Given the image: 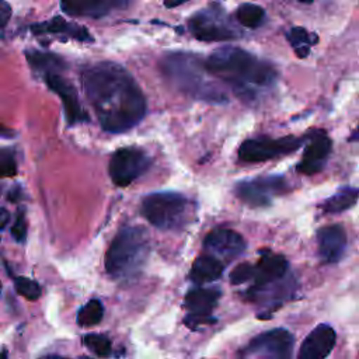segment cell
Instances as JSON below:
<instances>
[{
    "instance_id": "obj_32",
    "label": "cell",
    "mask_w": 359,
    "mask_h": 359,
    "mask_svg": "<svg viewBox=\"0 0 359 359\" xmlns=\"http://www.w3.org/2000/svg\"><path fill=\"white\" fill-rule=\"evenodd\" d=\"M10 17H11V6L6 0H1L0 1V25H1V32L4 31Z\"/></svg>"
},
{
    "instance_id": "obj_19",
    "label": "cell",
    "mask_w": 359,
    "mask_h": 359,
    "mask_svg": "<svg viewBox=\"0 0 359 359\" xmlns=\"http://www.w3.org/2000/svg\"><path fill=\"white\" fill-rule=\"evenodd\" d=\"M289 265L283 255L266 251L254 265V276L251 286H264L285 279L289 273Z\"/></svg>"
},
{
    "instance_id": "obj_27",
    "label": "cell",
    "mask_w": 359,
    "mask_h": 359,
    "mask_svg": "<svg viewBox=\"0 0 359 359\" xmlns=\"http://www.w3.org/2000/svg\"><path fill=\"white\" fill-rule=\"evenodd\" d=\"M4 264H6V268H7V272H8L10 278H11L13 282H14V289H15V292H17L20 296H22V297H25V299H28V300H36V299L41 296V293H42V289H41L39 283H38L36 280H34V279L27 278V276H15V275L8 269L7 262H4Z\"/></svg>"
},
{
    "instance_id": "obj_4",
    "label": "cell",
    "mask_w": 359,
    "mask_h": 359,
    "mask_svg": "<svg viewBox=\"0 0 359 359\" xmlns=\"http://www.w3.org/2000/svg\"><path fill=\"white\" fill-rule=\"evenodd\" d=\"M149 251V236L142 226L122 227L105 252V271L116 280L133 278L142 271Z\"/></svg>"
},
{
    "instance_id": "obj_21",
    "label": "cell",
    "mask_w": 359,
    "mask_h": 359,
    "mask_svg": "<svg viewBox=\"0 0 359 359\" xmlns=\"http://www.w3.org/2000/svg\"><path fill=\"white\" fill-rule=\"evenodd\" d=\"M223 269L224 265L217 257L212 254H202L194 261L189 271V279L195 285L210 283L222 276Z\"/></svg>"
},
{
    "instance_id": "obj_10",
    "label": "cell",
    "mask_w": 359,
    "mask_h": 359,
    "mask_svg": "<svg viewBox=\"0 0 359 359\" xmlns=\"http://www.w3.org/2000/svg\"><path fill=\"white\" fill-rule=\"evenodd\" d=\"M287 191L283 175H261L236 184V196L251 208L268 206L272 199Z\"/></svg>"
},
{
    "instance_id": "obj_36",
    "label": "cell",
    "mask_w": 359,
    "mask_h": 359,
    "mask_svg": "<svg viewBox=\"0 0 359 359\" xmlns=\"http://www.w3.org/2000/svg\"><path fill=\"white\" fill-rule=\"evenodd\" d=\"M41 359H69V358H65V356H60V355H46V356L41 358ZM79 359H91V358H88V356H81V358H79Z\"/></svg>"
},
{
    "instance_id": "obj_6",
    "label": "cell",
    "mask_w": 359,
    "mask_h": 359,
    "mask_svg": "<svg viewBox=\"0 0 359 359\" xmlns=\"http://www.w3.org/2000/svg\"><path fill=\"white\" fill-rule=\"evenodd\" d=\"M191 34L203 42H226L241 38V29L219 3L198 10L188 20Z\"/></svg>"
},
{
    "instance_id": "obj_26",
    "label": "cell",
    "mask_w": 359,
    "mask_h": 359,
    "mask_svg": "<svg viewBox=\"0 0 359 359\" xmlns=\"http://www.w3.org/2000/svg\"><path fill=\"white\" fill-rule=\"evenodd\" d=\"M104 317V306L98 299L88 300L84 306L79 309L77 324L80 327L97 325Z\"/></svg>"
},
{
    "instance_id": "obj_13",
    "label": "cell",
    "mask_w": 359,
    "mask_h": 359,
    "mask_svg": "<svg viewBox=\"0 0 359 359\" xmlns=\"http://www.w3.org/2000/svg\"><path fill=\"white\" fill-rule=\"evenodd\" d=\"M45 83L48 84V87L59 95V98L62 100V105L65 109V116H66V122L69 126H73L76 123H81V122H88V114L86 112V109L81 107L76 88L72 86L70 81L65 80L60 73H48L43 76Z\"/></svg>"
},
{
    "instance_id": "obj_16",
    "label": "cell",
    "mask_w": 359,
    "mask_h": 359,
    "mask_svg": "<svg viewBox=\"0 0 359 359\" xmlns=\"http://www.w3.org/2000/svg\"><path fill=\"white\" fill-rule=\"evenodd\" d=\"M318 257L324 264H337L346 251L348 237L344 226L328 224L317 231Z\"/></svg>"
},
{
    "instance_id": "obj_20",
    "label": "cell",
    "mask_w": 359,
    "mask_h": 359,
    "mask_svg": "<svg viewBox=\"0 0 359 359\" xmlns=\"http://www.w3.org/2000/svg\"><path fill=\"white\" fill-rule=\"evenodd\" d=\"M31 31L35 35L62 34V35H65L70 39H76L79 42H93L94 41V38L91 36V34L88 32V29L86 27L74 24V22H69L60 15H55L53 18H50L48 21L36 22V24L31 25Z\"/></svg>"
},
{
    "instance_id": "obj_38",
    "label": "cell",
    "mask_w": 359,
    "mask_h": 359,
    "mask_svg": "<svg viewBox=\"0 0 359 359\" xmlns=\"http://www.w3.org/2000/svg\"><path fill=\"white\" fill-rule=\"evenodd\" d=\"M1 359H8V356H7V351H6V349H3V352H1Z\"/></svg>"
},
{
    "instance_id": "obj_24",
    "label": "cell",
    "mask_w": 359,
    "mask_h": 359,
    "mask_svg": "<svg viewBox=\"0 0 359 359\" xmlns=\"http://www.w3.org/2000/svg\"><path fill=\"white\" fill-rule=\"evenodd\" d=\"M286 39L299 57H307L310 53V46L317 43L318 36L314 32H309L303 27H293L286 32Z\"/></svg>"
},
{
    "instance_id": "obj_30",
    "label": "cell",
    "mask_w": 359,
    "mask_h": 359,
    "mask_svg": "<svg viewBox=\"0 0 359 359\" xmlns=\"http://www.w3.org/2000/svg\"><path fill=\"white\" fill-rule=\"evenodd\" d=\"M0 171L3 177H13L17 172V163L14 157V151L11 149L4 147L0 153Z\"/></svg>"
},
{
    "instance_id": "obj_39",
    "label": "cell",
    "mask_w": 359,
    "mask_h": 359,
    "mask_svg": "<svg viewBox=\"0 0 359 359\" xmlns=\"http://www.w3.org/2000/svg\"><path fill=\"white\" fill-rule=\"evenodd\" d=\"M297 1H300V3H306V4H309V3H313V0H297Z\"/></svg>"
},
{
    "instance_id": "obj_23",
    "label": "cell",
    "mask_w": 359,
    "mask_h": 359,
    "mask_svg": "<svg viewBox=\"0 0 359 359\" xmlns=\"http://www.w3.org/2000/svg\"><path fill=\"white\" fill-rule=\"evenodd\" d=\"M359 199V188L341 187L335 194L328 196L323 203L321 209L325 213H341L356 205Z\"/></svg>"
},
{
    "instance_id": "obj_17",
    "label": "cell",
    "mask_w": 359,
    "mask_h": 359,
    "mask_svg": "<svg viewBox=\"0 0 359 359\" xmlns=\"http://www.w3.org/2000/svg\"><path fill=\"white\" fill-rule=\"evenodd\" d=\"M293 279L289 278V275L278 282L268 283L264 286H251L245 293V299L258 304H262L265 307H269L271 310H275L276 307L282 306L285 300L290 299L293 296L294 290Z\"/></svg>"
},
{
    "instance_id": "obj_15",
    "label": "cell",
    "mask_w": 359,
    "mask_h": 359,
    "mask_svg": "<svg viewBox=\"0 0 359 359\" xmlns=\"http://www.w3.org/2000/svg\"><path fill=\"white\" fill-rule=\"evenodd\" d=\"M337 342L335 330L330 324H318L303 339L297 359H327Z\"/></svg>"
},
{
    "instance_id": "obj_2",
    "label": "cell",
    "mask_w": 359,
    "mask_h": 359,
    "mask_svg": "<svg viewBox=\"0 0 359 359\" xmlns=\"http://www.w3.org/2000/svg\"><path fill=\"white\" fill-rule=\"evenodd\" d=\"M205 65L210 74L230 86L244 101H254L278 79V72L271 63L237 46L217 48Z\"/></svg>"
},
{
    "instance_id": "obj_34",
    "label": "cell",
    "mask_w": 359,
    "mask_h": 359,
    "mask_svg": "<svg viewBox=\"0 0 359 359\" xmlns=\"http://www.w3.org/2000/svg\"><path fill=\"white\" fill-rule=\"evenodd\" d=\"M8 217H10V213L7 212L6 208H1V223H0V229L4 230L6 226H7V222H8Z\"/></svg>"
},
{
    "instance_id": "obj_31",
    "label": "cell",
    "mask_w": 359,
    "mask_h": 359,
    "mask_svg": "<svg viewBox=\"0 0 359 359\" xmlns=\"http://www.w3.org/2000/svg\"><path fill=\"white\" fill-rule=\"evenodd\" d=\"M10 233H11L13 238L17 243H24L25 241V238H27V217H25L24 209L22 210L20 209L17 212V216H15L14 223L11 224Z\"/></svg>"
},
{
    "instance_id": "obj_29",
    "label": "cell",
    "mask_w": 359,
    "mask_h": 359,
    "mask_svg": "<svg viewBox=\"0 0 359 359\" xmlns=\"http://www.w3.org/2000/svg\"><path fill=\"white\" fill-rule=\"evenodd\" d=\"M254 276V265L250 262L238 264L230 273V282L233 285H243L248 280H252Z\"/></svg>"
},
{
    "instance_id": "obj_12",
    "label": "cell",
    "mask_w": 359,
    "mask_h": 359,
    "mask_svg": "<svg viewBox=\"0 0 359 359\" xmlns=\"http://www.w3.org/2000/svg\"><path fill=\"white\" fill-rule=\"evenodd\" d=\"M245 247L247 244L243 236L226 227L212 229L203 238L205 251L224 261H231L240 257Z\"/></svg>"
},
{
    "instance_id": "obj_18",
    "label": "cell",
    "mask_w": 359,
    "mask_h": 359,
    "mask_svg": "<svg viewBox=\"0 0 359 359\" xmlns=\"http://www.w3.org/2000/svg\"><path fill=\"white\" fill-rule=\"evenodd\" d=\"M62 10L72 17L101 18L128 7L133 0H59Z\"/></svg>"
},
{
    "instance_id": "obj_33",
    "label": "cell",
    "mask_w": 359,
    "mask_h": 359,
    "mask_svg": "<svg viewBox=\"0 0 359 359\" xmlns=\"http://www.w3.org/2000/svg\"><path fill=\"white\" fill-rule=\"evenodd\" d=\"M8 201L10 202H17L20 198H21V189H20V187H14V188H11L10 191H8Z\"/></svg>"
},
{
    "instance_id": "obj_25",
    "label": "cell",
    "mask_w": 359,
    "mask_h": 359,
    "mask_svg": "<svg viewBox=\"0 0 359 359\" xmlns=\"http://www.w3.org/2000/svg\"><path fill=\"white\" fill-rule=\"evenodd\" d=\"M265 10L252 3H244L236 10V20L247 28H258L265 21Z\"/></svg>"
},
{
    "instance_id": "obj_3",
    "label": "cell",
    "mask_w": 359,
    "mask_h": 359,
    "mask_svg": "<svg viewBox=\"0 0 359 359\" xmlns=\"http://www.w3.org/2000/svg\"><path fill=\"white\" fill-rule=\"evenodd\" d=\"M160 72L180 93L210 104L227 102L226 93L213 81L205 60L194 53L172 52L160 60Z\"/></svg>"
},
{
    "instance_id": "obj_35",
    "label": "cell",
    "mask_w": 359,
    "mask_h": 359,
    "mask_svg": "<svg viewBox=\"0 0 359 359\" xmlns=\"http://www.w3.org/2000/svg\"><path fill=\"white\" fill-rule=\"evenodd\" d=\"M187 1H189V0H164V6L167 8H174V7L181 6V4L187 3Z\"/></svg>"
},
{
    "instance_id": "obj_11",
    "label": "cell",
    "mask_w": 359,
    "mask_h": 359,
    "mask_svg": "<svg viewBox=\"0 0 359 359\" xmlns=\"http://www.w3.org/2000/svg\"><path fill=\"white\" fill-rule=\"evenodd\" d=\"M220 290L213 287H195L191 289L184 300V307L187 309V316L184 317V324L191 330H198L202 325L215 323L213 310L219 302Z\"/></svg>"
},
{
    "instance_id": "obj_8",
    "label": "cell",
    "mask_w": 359,
    "mask_h": 359,
    "mask_svg": "<svg viewBox=\"0 0 359 359\" xmlns=\"http://www.w3.org/2000/svg\"><path fill=\"white\" fill-rule=\"evenodd\" d=\"M307 136H283L278 139L259 136L244 140L238 147V160L244 163H261L279 156H285L296 151Z\"/></svg>"
},
{
    "instance_id": "obj_5",
    "label": "cell",
    "mask_w": 359,
    "mask_h": 359,
    "mask_svg": "<svg viewBox=\"0 0 359 359\" xmlns=\"http://www.w3.org/2000/svg\"><path fill=\"white\" fill-rule=\"evenodd\" d=\"M146 220L160 230H180L191 219V201L172 191L153 192L143 198L140 206Z\"/></svg>"
},
{
    "instance_id": "obj_7",
    "label": "cell",
    "mask_w": 359,
    "mask_h": 359,
    "mask_svg": "<svg viewBox=\"0 0 359 359\" xmlns=\"http://www.w3.org/2000/svg\"><path fill=\"white\" fill-rule=\"evenodd\" d=\"M294 337L285 328H272L254 337L238 355L244 359H292Z\"/></svg>"
},
{
    "instance_id": "obj_28",
    "label": "cell",
    "mask_w": 359,
    "mask_h": 359,
    "mask_svg": "<svg viewBox=\"0 0 359 359\" xmlns=\"http://www.w3.org/2000/svg\"><path fill=\"white\" fill-rule=\"evenodd\" d=\"M83 345L100 358H109L112 355V342L102 334H87L83 337Z\"/></svg>"
},
{
    "instance_id": "obj_9",
    "label": "cell",
    "mask_w": 359,
    "mask_h": 359,
    "mask_svg": "<svg viewBox=\"0 0 359 359\" xmlns=\"http://www.w3.org/2000/svg\"><path fill=\"white\" fill-rule=\"evenodd\" d=\"M151 165L149 154L139 147H121L109 160L108 172L116 187H128L140 175H143Z\"/></svg>"
},
{
    "instance_id": "obj_1",
    "label": "cell",
    "mask_w": 359,
    "mask_h": 359,
    "mask_svg": "<svg viewBox=\"0 0 359 359\" xmlns=\"http://www.w3.org/2000/svg\"><path fill=\"white\" fill-rule=\"evenodd\" d=\"M81 87L105 132H126L146 115L142 88L119 63L104 60L87 66L81 72Z\"/></svg>"
},
{
    "instance_id": "obj_37",
    "label": "cell",
    "mask_w": 359,
    "mask_h": 359,
    "mask_svg": "<svg viewBox=\"0 0 359 359\" xmlns=\"http://www.w3.org/2000/svg\"><path fill=\"white\" fill-rule=\"evenodd\" d=\"M358 139H359V126H358V128H356V130H355V132L351 135L349 140L352 142V140H358Z\"/></svg>"
},
{
    "instance_id": "obj_14",
    "label": "cell",
    "mask_w": 359,
    "mask_h": 359,
    "mask_svg": "<svg viewBox=\"0 0 359 359\" xmlns=\"http://www.w3.org/2000/svg\"><path fill=\"white\" fill-rule=\"evenodd\" d=\"M331 147L332 142L324 130H314L313 133L307 135V144L296 170L306 175H313L323 171L331 153Z\"/></svg>"
},
{
    "instance_id": "obj_22",
    "label": "cell",
    "mask_w": 359,
    "mask_h": 359,
    "mask_svg": "<svg viewBox=\"0 0 359 359\" xmlns=\"http://www.w3.org/2000/svg\"><path fill=\"white\" fill-rule=\"evenodd\" d=\"M25 57L32 70L39 72L42 76L48 73H60L63 69H66V62L55 53L31 49L25 50Z\"/></svg>"
}]
</instances>
